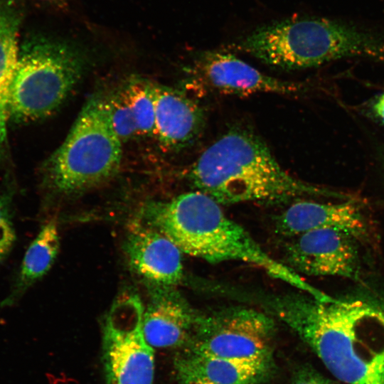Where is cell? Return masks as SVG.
I'll return each instance as SVG.
<instances>
[{"label":"cell","instance_id":"1","mask_svg":"<svg viewBox=\"0 0 384 384\" xmlns=\"http://www.w3.org/2000/svg\"><path fill=\"white\" fill-rule=\"evenodd\" d=\"M272 311L346 384L384 380V311L361 299L319 301L300 292L270 299Z\"/></svg>","mask_w":384,"mask_h":384},{"label":"cell","instance_id":"2","mask_svg":"<svg viewBox=\"0 0 384 384\" xmlns=\"http://www.w3.org/2000/svg\"><path fill=\"white\" fill-rule=\"evenodd\" d=\"M144 216L146 225L167 237L181 252L211 263L250 264L318 300L331 299L270 256L242 225L225 214L220 204L201 191L151 203L144 208Z\"/></svg>","mask_w":384,"mask_h":384},{"label":"cell","instance_id":"3","mask_svg":"<svg viewBox=\"0 0 384 384\" xmlns=\"http://www.w3.org/2000/svg\"><path fill=\"white\" fill-rule=\"evenodd\" d=\"M188 178L220 205L280 204L329 191L292 176L265 142L245 129H231L211 144L192 164Z\"/></svg>","mask_w":384,"mask_h":384},{"label":"cell","instance_id":"4","mask_svg":"<svg viewBox=\"0 0 384 384\" xmlns=\"http://www.w3.org/2000/svg\"><path fill=\"white\" fill-rule=\"evenodd\" d=\"M239 48L272 67L295 70L351 57L375 59L381 49L376 33L339 20L297 17L260 26Z\"/></svg>","mask_w":384,"mask_h":384},{"label":"cell","instance_id":"5","mask_svg":"<svg viewBox=\"0 0 384 384\" xmlns=\"http://www.w3.org/2000/svg\"><path fill=\"white\" fill-rule=\"evenodd\" d=\"M122 143L113 129L106 96L92 95L46 163L48 186L56 193L68 196L105 183L119 169Z\"/></svg>","mask_w":384,"mask_h":384},{"label":"cell","instance_id":"6","mask_svg":"<svg viewBox=\"0 0 384 384\" xmlns=\"http://www.w3.org/2000/svg\"><path fill=\"white\" fill-rule=\"evenodd\" d=\"M85 62L69 44L37 39L19 48L9 97V119L28 122L53 114L82 77Z\"/></svg>","mask_w":384,"mask_h":384},{"label":"cell","instance_id":"7","mask_svg":"<svg viewBox=\"0 0 384 384\" xmlns=\"http://www.w3.org/2000/svg\"><path fill=\"white\" fill-rule=\"evenodd\" d=\"M145 306L124 291L107 312L102 331V363L107 384H153L154 351L145 338Z\"/></svg>","mask_w":384,"mask_h":384},{"label":"cell","instance_id":"8","mask_svg":"<svg viewBox=\"0 0 384 384\" xmlns=\"http://www.w3.org/2000/svg\"><path fill=\"white\" fill-rule=\"evenodd\" d=\"M274 324L262 312L232 307L196 315L186 348L211 356L267 360Z\"/></svg>","mask_w":384,"mask_h":384},{"label":"cell","instance_id":"9","mask_svg":"<svg viewBox=\"0 0 384 384\" xmlns=\"http://www.w3.org/2000/svg\"><path fill=\"white\" fill-rule=\"evenodd\" d=\"M287 246V265L297 273L357 279L360 258L357 239L334 227L312 230L295 237Z\"/></svg>","mask_w":384,"mask_h":384},{"label":"cell","instance_id":"10","mask_svg":"<svg viewBox=\"0 0 384 384\" xmlns=\"http://www.w3.org/2000/svg\"><path fill=\"white\" fill-rule=\"evenodd\" d=\"M195 66L204 82L224 94H293L301 90L298 84L266 75L235 55L223 51L203 52Z\"/></svg>","mask_w":384,"mask_h":384},{"label":"cell","instance_id":"11","mask_svg":"<svg viewBox=\"0 0 384 384\" xmlns=\"http://www.w3.org/2000/svg\"><path fill=\"white\" fill-rule=\"evenodd\" d=\"M132 270L148 285L175 287L183 277L181 251L154 228L134 225L124 242Z\"/></svg>","mask_w":384,"mask_h":384},{"label":"cell","instance_id":"12","mask_svg":"<svg viewBox=\"0 0 384 384\" xmlns=\"http://www.w3.org/2000/svg\"><path fill=\"white\" fill-rule=\"evenodd\" d=\"M148 287L149 298L143 317L146 340L154 348L186 346L197 314L175 287Z\"/></svg>","mask_w":384,"mask_h":384},{"label":"cell","instance_id":"13","mask_svg":"<svg viewBox=\"0 0 384 384\" xmlns=\"http://www.w3.org/2000/svg\"><path fill=\"white\" fill-rule=\"evenodd\" d=\"M334 227L351 233L357 240L368 238L369 225L361 206L356 201L324 203L299 200L276 219L277 231L295 237L323 228Z\"/></svg>","mask_w":384,"mask_h":384},{"label":"cell","instance_id":"14","mask_svg":"<svg viewBox=\"0 0 384 384\" xmlns=\"http://www.w3.org/2000/svg\"><path fill=\"white\" fill-rule=\"evenodd\" d=\"M155 107L154 134L170 149L184 148L196 141L203 132L205 112L200 105L181 92L151 84Z\"/></svg>","mask_w":384,"mask_h":384},{"label":"cell","instance_id":"15","mask_svg":"<svg viewBox=\"0 0 384 384\" xmlns=\"http://www.w3.org/2000/svg\"><path fill=\"white\" fill-rule=\"evenodd\" d=\"M177 376L195 378L214 384H254L267 369V360L211 356L188 348L174 361Z\"/></svg>","mask_w":384,"mask_h":384},{"label":"cell","instance_id":"16","mask_svg":"<svg viewBox=\"0 0 384 384\" xmlns=\"http://www.w3.org/2000/svg\"><path fill=\"white\" fill-rule=\"evenodd\" d=\"M60 248L58 223L52 218L41 228L29 245L21 262L13 291L6 299L11 304L44 276L53 265Z\"/></svg>","mask_w":384,"mask_h":384},{"label":"cell","instance_id":"17","mask_svg":"<svg viewBox=\"0 0 384 384\" xmlns=\"http://www.w3.org/2000/svg\"><path fill=\"white\" fill-rule=\"evenodd\" d=\"M18 20L0 11V158L7 141V122L11 87L18 61Z\"/></svg>","mask_w":384,"mask_h":384},{"label":"cell","instance_id":"18","mask_svg":"<svg viewBox=\"0 0 384 384\" xmlns=\"http://www.w3.org/2000/svg\"><path fill=\"white\" fill-rule=\"evenodd\" d=\"M122 91L133 114L138 135L154 134L155 107L151 84L139 80H133Z\"/></svg>","mask_w":384,"mask_h":384},{"label":"cell","instance_id":"19","mask_svg":"<svg viewBox=\"0 0 384 384\" xmlns=\"http://www.w3.org/2000/svg\"><path fill=\"white\" fill-rule=\"evenodd\" d=\"M106 100L113 129L122 142L138 135L133 114L122 90L106 96Z\"/></svg>","mask_w":384,"mask_h":384},{"label":"cell","instance_id":"20","mask_svg":"<svg viewBox=\"0 0 384 384\" xmlns=\"http://www.w3.org/2000/svg\"><path fill=\"white\" fill-rule=\"evenodd\" d=\"M11 195L0 196V261L10 253L16 239L11 214Z\"/></svg>","mask_w":384,"mask_h":384},{"label":"cell","instance_id":"21","mask_svg":"<svg viewBox=\"0 0 384 384\" xmlns=\"http://www.w3.org/2000/svg\"><path fill=\"white\" fill-rule=\"evenodd\" d=\"M290 384H333L329 380L316 373L315 370L306 368L297 373Z\"/></svg>","mask_w":384,"mask_h":384},{"label":"cell","instance_id":"22","mask_svg":"<svg viewBox=\"0 0 384 384\" xmlns=\"http://www.w3.org/2000/svg\"><path fill=\"white\" fill-rule=\"evenodd\" d=\"M177 378L178 384H214L209 381L195 378L177 376Z\"/></svg>","mask_w":384,"mask_h":384},{"label":"cell","instance_id":"23","mask_svg":"<svg viewBox=\"0 0 384 384\" xmlns=\"http://www.w3.org/2000/svg\"><path fill=\"white\" fill-rule=\"evenodd\" d=\"M374 110L384 124V93L375 102Z\"/></svg>","mask_w":384,"mask_h":384},{"label":"cell","instance_id":"24","mask_svg":"<svg viewBox=\"0 0 384 384\" xmlns=\"http://www.w3.org/2000/svg\"><path fill=\"white\" fill-rule=\"evenodd\" d=\"M381 384H384V380L383 381V383Z\"/></svg>","mask_w":384,"mask_h":384}]
</instances>
